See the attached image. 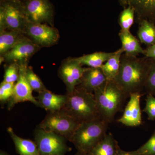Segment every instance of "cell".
<instances>
[{
    "instance_id": "6da1fadb",
    "label": "cell",
    "mask_w": 155,
    "mask_h": 155,
    "mask_svg": "<svg viewBox=\"0 0 155 155\" xmlns=\"http://www.w3.org/2000/svg\"><path fill=\"white\" fill-rule=\"evenodd\" d=\"M150 59H139L136 56L122 54L119 73L114 81L127 97L141 93L149 69Z\"/></svg>"
},
{
    "instance_id": "7a4b0ae2",
    "label": "cell",
    "mask_w": 155,
    "mask_h": 155,
    "mask_svg": "<svg viewBox=\"0 0 155 155\" xmlns=\"http://www.w3.org/2000/svg\"><path fill=\"white\" fill-rule=\"evenodd\" d=\"M94 94L100 116L109 123L114 122L128 97L114 81H107Z\"/></svg>"
},
{
    "instance_id": "3957f363",
    "label": "cell",
    "mask_w": 155,
    "mask_h": 155,
    "mask_svg": "<svg viewBox=\"0 0 155 155\" xmlns=\"http://www.w3.org/2000/svg\"><path fill=\"white\" fill-rule=\"evenodd\" d=\"M66 94L67 101L62 109L79 123L101 117L94 93L78 86Z\"/></svg>"
},
{
    "instance_id": "277c9868",
    "label": "cell",
    "mask_w": 155,
    "mask_h": 155,
    "mask_svg": "<svg viewBox=\"0 0 155 155\" xmlns=\"http://www.w3.org/2000/svg\"><path fill=\"white\" fill-rule=\"evenodd\" d=\"M109 124L101 117L82 122L69 141L74 144L78 152L87 155L107 134Z\"/></svg>"
},
{
    "instance_id": "5b68a950",
    "label": "cell",
    "mask_w": 155,
    "mask_h": 155,
    "mask_svg": "<svg viewBox=\"0 0 155 155\" xmlns=\"http://www.w3.org/2000/svg\"><path fill=\"white\" fill-rule=\"evenodd\" d=\"M80 123L69 116L63 109L48 112L38 127L63 136L70 140Z\"/></svg>"
},
{
    "instance_id": "8992f818",
    "label": "cell",
    "mask_w": 155,
    "mask_h": 155,
    "mask_svg": "<svg viewBox=\"0 0 155 155\" xmlns=\"http://www.w3.org/2000/svg\"><path fill=\"white\" fill-rule=\"evenodd\" d=\"M26 22L22 4L11 0H1L0 31L14 30L23 33Z\"/></svg>"
},
{
    "instance_id": "52a82bcc",
    "label": "cell",
    "mask_w": 155,
    "mask_h": 155,
    "mask_svg": "<svg viewBox=\"0 0 155 155\" xmlns=\"http://www.w3.org/2000/svg\"><path fill=\"white\" fill-rule=\"evenodd\" d=\"M34 136L40 155H65L72 150L67 139L52 131L38 127Z\"/></svg>"
},
{
    "instance_id": "ba28073f",
    "label": "cell",
    "mask_w": 155,
    "mask_h": 155,
    "mask_svg": "<svg viewBox=\"0 0 155 155\" xmlns=\"http://www.w3.org/2000/svg\"><path fill=\"white\" fill-rule=\"evenodd\" d=\"M25 36L40 47H50L58 43L59 31L48 24L26 22L23 32Z\"/></svg>"
},
{
    "instance_id": "9c48e42d",
    "label": "cell",
    "mask_w": 155,
    "mask_h": 155,
    "mask_svg": "<svg viewBox=\"0 0 155 155\" xmlns=\"http://www.w3.org/2000/svg\"><path fill=\"white\" fill-rule=\"evenodd\" d=\"M22 5L26 22L53 26L54 7L49 0H26Z\"/></svg>"
},
{
    "instance_id": "30bf717a",
    "label": "cell",
    "mask_w": 155,
    "mask_h": 155,
    "mask_svg": "<svg viewBox=\"0 0 155 155\" xmlns=\"http://www.w3.org/2000/svg\"><path fill=\"white\" fill-rule=\"evenodd\" d=\"M28 64V63L18 64L19 78L14 85L13 94L7 103V107L9 110L18 103L24 102H30L38 107L37 101L32 94L33 90L29 85L26 76Z\"/></svg>"
},
{
    "instance_id": "8fae6325",
    "label": "cell",
    "mask_w": 155,
    "mask_h": 155,
    "mask_svg": "<svg viewBox=\"0 0 155 155\" xmlns=\"http://www.w3.org/2000/svg\"><path fill=\"white\" fill-rule=\"evenodd\" d=\"M75 58H68L61 63L58 74L66 85L67 93H71L80 85L81 78L87 68L82 67Z\"/></svg>"
},
{
    "instance_id": "7c38bea8",
    "label": "cell",
    "mask_w": 155,
    "mask_h": 155,
    "mask_svg": "<svg viewBox=\"0 0 155 155\" xmlns=\"http://www.w3.org/2000/svg\"><path fill=\"white\" fill-rule=\"evenodd\" d=\"M41 48L24 35L11 50L1 57V64L3 62L18 64L28 63L30 58Z\"/></svg>"
},
{
    "instance_id": "4fadbf2b",
    "label": "cell",
    "mask_w": 155,
    "mask_h": 155,
    "mask_svg": "<svg viewBox=\"0 0 155 155\" xmlns=\"http://www.w3.org/2000/svg\"><path fill=\"white\" fill-rule=\"evenodd\" d=\"M143 94L140 93L130 95V99L125 107L122 117L117 122L128 127H136L142 124L140 98Z\"/></svg>"
},
{
    "instance_id": "5bb4252c",
    "label": "cell",
    "mask_w": 155,
    "mask_h": 155,
    "mask_svg": "<svg viewBox=\"0 0 155 155\" xmlns=\"http://www.w3.org/2000/svg\"><path fill=\"white\" fill-rule=\"evenodd\" d=\"M36 98L38 107L48 112L60 110L64 108L67 101V94H57L48 89L38 93Z\"/></svg>"
},
{
    "instance_id": "9a60e30c",
    "label": "cell",
    "mask_w": 155,
    "mask_h": 155,
    "mask_svg": "<svg viewBox=\"0 0 155 155\" xmlns=\"http://www.w3.org/2000/svg\"><path fill=\"white\" fill-rule=\"evenodd\" d=\"M107 79L101 68H87L81 78L80 85L90 93H94V91L102 85Z\"/></svg>"
},
{
    "instance_id": "2e32d148",
    "label": "cell",
    "mask_w": 155,
    "mask_h": 155,
    "mask_svg": "<svg viewBox=\"0 0 155 155\" xmlns=\"http://www.w3.org/2000/svg\"><path fill=\"white\" fill-rule=\"evenodd\" d=\"M124 6L135 10L140 19H146L153 23L155 20V0H119Z\"/></svg>"
},
{
    "instance_id": "e0dca14e",
    "label": "cell",
    "mask_w": 155,
    "mask_h": 155,
    "mask_svg": "<svg viewBox=\"0 0 155 155\" xmlns=\"http://www.w3.org/2000/svg\"><path fill=\"white\" fill-rule=\"evenodd\" d=\"M15 145L16 151L19 155H40L35 142L18 136L11 127L7 129Z\"/></svg>"
},
{
    "instance_id": "ac0fdd59",
    "label": "cell",
    "mask_w": 155,
    "mask_h": 155,
    "mask_svg": "<svg viewBox=\"0 0 155 155\" xmlns=\"http://www.w3.org/2000/svg\"><path fill=\"white\" fill-rule=\"evenodd\" d=\"M119 146L110 133L107 134L104 138L87 155H116Z\"/></svg>"
},
{
    "instance_id": "d6986e66",
    "label": "cell",
    "mask_w": 155,
    "mask_h": 155,
    "mask_svg": "<svg viewBox=\"0 0 155 155\" xmlns=\"http://www.w3.org/2000/svg\"><path fill=\"white\" fill-rule=\"evenodd\" d=\"M119 37L122 43L121 48L125 54L133 56H136L140 54L144 55V50L141 47L138 41L131 34L130 31L121 30Z\"/></svg>"
},
{
    "instance_id": "ffe728a7",
    "label": "cell",
    "mask_w": 155,
    "mask_h": 155,
    "mask_svg": "<svg viewBox=\"0 0 155 155\" xmlns=\"http://www.w3.org/2000/svg\"><path fill=\"white\" fill-rule=\"evenodd\" d=\"M123 53L122 48L114 52V54L101 67L107 80L114 81L118 75Z\"/></svg>"
},
{
    "instance_id": "44dd1931",
    "label": "cell",
    "mask_w": 155,
    "mask_h": 155,
    "mask_svg": "<svg viewBox=\"0 0 155 155\" xmlns=\"http://www.w3.org/2000/svg\"><path fill=\"white\" fill-rule=\"evenodd\" d=\"M114 54V52H99L75 58L82 66L86 65L90 68H101Z\"/></svg>"
},
{
    "instance_id": "7402d4cb",
    "label": "cell",
    "mask_w": 155,
    "mask_h": 155,
    "mask_svg": "<svg viewBox=\"0 0 155 155\" xmlns=\"http://www.w3.org/2000/svg\"><path fill=\"white\" fill-rule=\"evenodd\" d=\"M24 35L14 30L0 31V56H4L11 49Z\"/></svg>"
},
{
    "instance_id": "603a6c76",
    "label": "cell",
    "mask_w": 155,
    "mask_h": 155,
    "mask_svg": "<svg viewBox=\"0 0 155 155\" xmlns=\"http://www.w3.org/2000/svg\"><path fill=\"white\" fill-rule=\"evenodd\" d=\"M137 35L140 41L148 46L155 43V25L146 19H140Z\"/></svg>"
},
{
    "instance_id": "cb8c5ba5",
    "label": "cell",
    "mask_w": 155,
    "mask_h": 155,
    "mask_svg": "<svg viewBox=\"0 0 155 155\" xmlns=\"http://www.w3.org/2000/svg\"><path fill=\"white\" fill-rule=\"evenodd\" d=\"M135 10L128 6L121 12L119 17V23L121 30L128 31L134 21Z\"/></svg>"
},
{
    "instance_id": "d4e9b609",
    "label": "cell",
    "mask_w": 155,
    "mask_h": 155,
    "mask_svg": "<svg viewBox=\"0 0 155 155\" xmlns=\"http://www.w3.org/2000/svg\"><path fill=\"white\" fill-rule=\"evenodd\" d=\"M26 76L28 83L33 91H34L39 93L48 89L39 77L34 72L32 68L28 66L26 69Z\"/></svg>"
},
{
    "instance_id": "484cf974",
    "label": "cell",
    "mask_w": 155,
    "mask_h": 155,
    "mask_svg": "<svg viewBox=\"0 0 155 155\" xmlns=\"http://www.w3.org/2000/svg\"><path fill=\"white\" fill-rule=\"evenodd\" d=\"M144 90L147 94L155 97V59H150Z\"/></svg>"
},
{
    "instance_id": "4316f807",
    "label": "cell",
    "mask_w": 155,
    "mask_h": 155,
    "mask_svg": "<svg viewBox=\"0 0 155 155\" xmlns=\"http://www.w3.org/2000/svg\"><path fill=\"white\" fill-rule=\"evenodd\" d=\"M19 76V65L17 63H11L5 69L3 81L8 83L15 84Z\"/></svg>"
},
{
    "instance_id": "83f0119b",
    "label": "cell",
    "mask_w": 155,
    "mask_h": 155,
    "mask_svg": "<svg viewBox=\"0 0 155 155\" xmlns=\"http://www.w3.org/2000/svg\"><path fill=\"white\" fill-rule=\"evenodd\" d=\"M15 84L2 81L0 84V102L2 105L7 104L13 94Z\"/></svg>"
},
{
    "instance_id": "f1b7e54d",
    "label": "cell",
    "mask_w": 155,
    "mask_h": 155,
    "mask_svg": "<svg viewBox=\"0 0 155 155\" xmlns=\"http://www.w3.org/2000/svg\"><path fill=\"white\" fill-rule=\"evenodd\" d=\"M136 151L141 155H155V130L149 140Z\"/></svg>"
},
{
    "instance_id": "f546056e",
    "label": "cell",
    "mask_w": 155,
    "mask_h": 155,
    "mask_svg": "<svg viewBox=\"0 0 155 155\" xmlns=\"http://www.w3.org/2000/svg\"><path fill=\"white\" fill-rule=\"evenodd\" d=\"M143 112L147 114L148 119L150 121L155 120V97L151 94H147L146 106Z\"/></svg>"
},
{
    "instance_id": "4dcf8cb0",
    "label": "cell",
    "mask_w": 155,
    "mask_h": 155,
    "mask_svg": "<svg viewBox=\"0 0 155 155\" xmlns=\"http://www.w3.org/2000/svg\"><path fill=\"white\" fill-rule=\"evenodd\" d=\"M144 55L148 59H155V43L144 50Z\"/></svg>"
},
{
    "instance_id": "1f68e13d",
    "label": "cell",
    "mask_w": 155,
    "mask_h": 155,
    "mask_svg": "<svg viewBox=\"0 0 155 155\" xmlns=\"http://www.w3.org/2000/svg\"><path fill=\"white\" fill-rule=\"evenodd\" d=\"M116 155H141L136 150L133 151H126L120 148V147H118Z\"/></svg>"
},
{
    "instance_id": "d6a6232c",
    "label": "cell",
    "mask_w": 155,
    "mask_h": 155,
    "mask_svg": "<svg viewBox=\"0 0 155 155\" xmlns=\"http://www.w3.org/2000/svg\"><path fill=\"white\" fill-rule=\"evenodd\" d=\"M11 1H13V2H15L23 4L26 0H11Z\"/></svg>"
},
{
    "instance_id": "836d02e7",
    "label": "cell",
    "mask_w": 155,
    "mask_h": 155,
    "mask_svg": "<svg viewBox=\"0 0 155 155\" xmlns=\"http://www.w3.org/2000/svg\"><path fill=\"white\" fill-rule=\"evenodd\" d=\"M0 155H10L7 152L3 150H0Z\"/></svg>"
},
{
    "instance_id": "e575fe53",
    "label": "cell",
    "mask_w": 155,
    "mask_h": 155,
    "mask_svg": "<svg viewBox=\"0 0 155 155\" xmlns=\"http://www.w3.org/2000/svg\"><path fill=\"white\" fill-rule=\"evenodd\" d=\"M75 155H84L83 154L81 153L80 152H77V153H76V154Z\"/></svg>"
},
{
    "instance_id": "d590c367",
    "label": "cell",
    "mask_w": 155,
    "mask_h": 155,
    "mask_svg": "<svg viewBox=\"0 0 155 155\" xmlns=\"http://www.w3.org/2000/svg\"></svg>"
}]
</instances>
